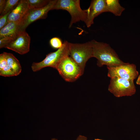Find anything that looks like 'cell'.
<instances>
[{"label":"cell","mask_w":140,"mask_h":140,"mask_svg":"<svg viewBox=\"0 0 140 140\" xmlns=\"http://www.w3.org/2000/svg\"><path fill=\"white\" fill-rule=\"evenodd\" d=\"M90 42L93 50V57L97 59L98 66L106 65L107 68L111 67L125 64L108 44L94 40Z\"/></svg>","instance_id":"cell-1"},{"label":"cell","mask_w":140,"mask_h":140,"mask_svg":"<svg viewBox=\"0 0 140 140\" xmlns=\"http://www.w3.org/2000/svg\"><path fill=\"white\" fill-rule=\"evenodd\" d=\"M69 43L67 41H65L60 48L55 52L48 53L43 60L39 62L32 63L31 66L32 71L35 72L48 67L56 69L60 62L64 58L69 55Z\"/></svg>","instance_id":"cell-2"},{"label":"cell","mask_w":140,"mask_h":140,"mask_svg":"<svg viewBox=\"0 0 140 140\" xmlns=\"http://www.w3.org/2000/svg\"><path fill=\"white\" fill-rule=\"evenodd\" d=\"M52 10H62L67 11L71 16L69 25L71 28L73 23L81 21L86 23L87 14L85 10L81 8L79 0H58Z\"/></svg>","instance_id":"cell-3"},{"label":"cell","mask_w":140,"mask_h":140,"mask_svg":"<svg viewBox=\"0 0 140 140\" xmlns=\"http://www.w3.org/2000/svg\"><path fill=\"white\" fill-rule=\"evenodd\" d=\"M56 69L65 81L70 82L76 81L84 72L69 56L66 57L60 62Z\"/></svg>","instance_id":"cell-4"},{"label":"cell","mask_w":140,"mask_h":140,"mask_svg":"<svg viewBox=\"0 0 140 140\" xmlns=\"http://www.w3.org/2000/svg\"><path fill=\"white\" fill-rule=\"evenodd\" d=\"M70 57L84 72L88 60L93 57V50L90 41L82 44L69 43Z\"/></svg>","instance_id":"cell-5"},{"label":"cell","mask_w":140,"mask_h":140,"mask_svg":"<svg viewBox=\"0 0 140 140\" xmlns=\"http://www.w3.org/2000/svg\"><path fill=\"white\" fill-rule=\"evenodd\" d=\"M110 78L108 89L115 97H119L131 96L135 93L136 87L134 81L117 76Z\"/></svg>","instance_id":"cell-6"},{"label":"cell","mask_w":140,"mask_h":140,"mask_svg":"<svg viewBox=\"0 0 140 140\" xmlns=\"http://www.w3.org/2000/svg\"><path fill=\"white\" fill-rule=\"evenodd\" d=\"M57 0H50L49 3L43 8L29 9L21 22L20 31H25L31 23L40 19H44L48 11L52 9Z\"/></svg>","instance_id":"cell-7"},{"label":"cell","mask_w":140,"mask_h":140,"mask_svg":"<svg viewBox=\"0 0 140 140\" xmlns=\"http://www.w3.org/2000/svg\"><path fill=\"white\" fill-rule=\"evenodd\" d=\"M107 76L111 78L117 76L130 81H134L138 77V72L136 65L128 63L115 67H108Z\"/></svg>","instance_id":"cell-8"},{"label":"cell","mask_w":140,"mask_h":140,"mask_svg":"<svg viewBox=\"0 0 140 140\" xmlns=\"http://www.w3.org/2000/svg\"><path fill=\"white\" fill-rule=\"evenodd\" d=\"M30 42V37L25 31H20L5 48L23 55L29 51Z\"/></svg>","instance_id":"cell-9"},{"label":"cell","mask_w":140,"mask_h":140,"mask_svg":"<svg viewBox=\"0 0 140 140\" xmlns=\"http://www.w3.org/2000/svg\"><path fill=\"white\" fill-rule=\"evenodd\" d=\"M87 14L85 23L88 27L94 23L95 18L102 13L107 12L106 0H93L88 8L85 10Z\"/></svg>","instance_id":"cell-10"},{"label":"cell","mask_w":140,"mask_h":140,"mask_svg":"<svg viewBox=\"0 0 140 140\" xmlns=\"http://www.w3.org/2000/svg\"><path fill=\"white\" fill-rule=\"evenodd\" d=\"M29 9L27 0H20L17 5L9 14L8 22H21Z\"/></svg>","instance_id":"cell-11"},{"label":"cell","mask_w":140,"mask_h":140,"mask_svg":"<svg viewBox=\"0 0 140 140\" xmlns=\"http://www.w3.org/2000/svg\"><path fill=\"white\" fill-rule=\"evenodd\" d=\"M21 21L10 22L0 29V38L5 37L15 38L19 31Z\"/></svg>","instance_id":"cell-12"},{"label":"cell","mask_w":140,"mask_h":140,"mask_svg":"<svg viewBox=\"0 0 140 140\" xmlns=\"http://www.w3.org/2000/svg\"><path fill=\"white\" fill-rule=\"evenodd\" d=\"M3 53L7 64L14 71L16 76L19 75L22 70L19 61L12 54L5 52H4Z\"/></svg>","instance_id":"cell-13"},{"label":"cell","mask_w":140,"mask_h":140,"mask_svg":"<svg viewBox=\"0 0 140 140\" xmlns=\"http://www.w3.org/2000/svg\"><path fill=\"white\" fill-rule=\"evenodd\" d=\"M107 12H111L116 16H120L125 10L118 0H106Z\"/></svg>","instance_id":"cell-14"},{"label":"cell","mask_w":140,"mask_h":140,"mask_svg":"<svg viewBox=\"0 0 140 140\" xmlns=\"http://www.w3.org/2000/svg\"><path fill=\"white\" fill-rule=\"evenodd\" d=\"M29 9H39L44 7L49 2L48 0H27Z\"/></svg>","instance_id":"cell-15"},{"label":"cell","mask_w":140,"mask_h":140,"mask_svg":"<svg viewBox=\"0 0 140 140\" xmlns=\"http://www.w3.org/2000/svg\"><path fill=\"white\" fill-rule=\"evenodd\" d=\"M19 0H7L6 1L5 7L1 15H5L11 11L20 2Z\"/></svg>","instance_id":"cell-16"},{"label":"cell","mask_w":140,"mask_h":140,"mask_svg":"<svg viewBox=\"0 0 140 140\" xmlns=\"http://www.w3.org/2000/svg\"><path fill=\"white\" fill-rule=\"evenodd\" d=\"M0 75L4 77L16 76L14 72L7 64V63L4 67L0 70Z\"/></svg>","instance_id":"cell-17"},{"label":"cell","mask_w":140,"mask_h":140,"mask_svg":"<svg viewBox=\"0 0 140 140\" xmlns=\"http://www.w3.org/2000/svg\"><path fill=\"white\" fill-rule=\"evenodd\" d=\"M51 46L53 48L59 49L62 46L63 44L61 39L57 37L52 38L50 41Z\"/></svg>","instance_id":"cell-18"},{"label":"cell","mask_w":140,"mask_h":140,"mask_svg":"<svg viewBox=\"0 0 140 140\" xmlns=\"http://www.w3.org/2000/svg\"><path fill=\"white\" fill-rule=\"evenodd\" d=\"M15 38L5 37L0 38V48H5Z\"/></svg>","instance_id":"cell-19"},{"label":"cell","mask_w":140,"mask_h":140,"mask_svg":"<svg viewBox=\"0 0 140 140\" xmlns=\"http://www.w3.org/2000/svg\"><path fill=\"white\" fill-rule=\"evenodd\" d=\"M11 11L0 16V29L4 27L8 23L7 19L8 16Z\"/></svg>","instance_id":"cell-20"},{"label":"cell","mask_w":140,"mask_h":140,"mask_svg":"<svg viewBox=\"0 0 140 140\" xmlns=\"http://www.w3.org/2000/svg\"><path fill=\"white\" fill-rule=\"evenodd\" d=\"M6 1L5 0H0V13L2 12L5 4Z\"/></svg>","instance_id":"cell-21"},{"label":"cell","mask_w":140,"mask_h":140,"mask_svg":"<svg viewBox=\"0 0 140 140\" xmlns=\"http://www.w3.org/2000/svg\"><path fill=\"white\" fill-rule=\"evenodd\" d=\"M76 140H87V139L86 137L81 135H79Z\"/></svg>","instance_id":"cell-22"},{"label":"cell","mask_w":140,"mask_h":140,"mask_svg":"<svg viewBox=\"0 0 140 140\" xmlns=\"http://www.w3.org/2000/svg\"><path fill=\"white\" fill-rule=\"evenodd\" d=\"M136 83L137 85H140V74L138 75Z\"/></svg>","instance_id":"cell-23"},{"label":"cell","mask_w":140,"mask_h":140,"mask_svg":"<svg viewBox=\"0 0 140 140\" xmlns=\"http://www.w3.org/2000/svg\"><path fill=\"white\" fill-rule=\"evenodd\" d=\"M51 140H58V139L55 138H53L51 139Z\"/></svg>","instance_id":"cell-24"},{"label":"cell","mask_w":140,"mask_h":140,"mask_svg":"<svg viewBox=\"0 0 140 140\" xmlns=\"http://www.w3.org/2000/svg\"><path fill=\"white\" fill-rule=\"evenodd\" d=\"M94 140H104L101 139H99L97 138V139H94Z\"/></svg>","instance_id":"cell-25"}]
</instances>
